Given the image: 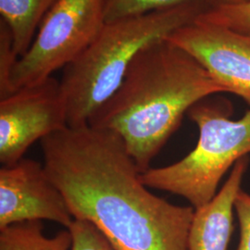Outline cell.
I'll return each mask as SVG.
<instances>
[{"instance_id": "1", "label": "cell", "mask_w": 250, "mask_h": 250, "mask_svg": "<svg viewBox=\"0 0 250 250\" xmlns=\"http://www.w3.org/2000/svg\"><path fill=\"white\" fill-rule=\"evenodd\" d=\"M44 166L73 219L99 228L118 250H189L195 208L148 190L123 139L84 125L41 140Z\"/></svg>"}, {"instance_id": "2", "label": "cell", "mask_w": 250, "mask_h": 250, "mask_svg": "<svg viewBox=\"0 0 250 250\" xmlns=\"http://www.w3.org/2000/svg\"><path fill=\"white\" fill-rule=\"evenodd\" d=\"M225 93L197 61L166 38L136 55L116 92L88 125L118 134L141 172L203 99Z\"/></svg>"}, {"instance_id": "3", "label": "cell", "mask_w": 250, "mask_h": 250, "mask_svg": "<svg viewBox=\"0 0 250 250\" xmlns=\"http://www.w3.org/2000/svg\"><path fill=\"white\" fill-rule=\"evenodd\" d=\"M208 7L197 0L171 9L107 22L92 44L63 69L68 127L88 125L90 118L119 88L136 55L191 23Z\"/></svg>"}, {"instance_id": "4", "label": "cell", "mask_w": 250, "mask_h": 250, "mask_svg": "<svg viewBox=\"0 0 250 250\" xmlns=\"http://www.w3.org/2000/svg\"><path fill=\"white\" fill-rule=\"evenodd\" d=\"M197 125L196 147L181 161L140 173L146 187L186 198L197 209L208 203L226 171L250 154V109L232 120L229 105L208 98L189 109Z\"/></svg>"}, {"instance_id": "5", "label": "cell", "mask_w": 250, "mask_h": 250, "mask_svg": "<svg viewBox=\"0 0 250 250\" xmlns=\"http://www.w3.org/2000/svg\"><path fill=\"white\" fill-rule=\"evenodd\" d=\"M106 0H57L11 76L14 92L52 76L76 60L105 26Z\"/></svg>"}, {"instance_id": "6", "label": "cell", "mask_w": 250, "mask_h": 250, "mask_svg": "<svg viewBox=\"0 0 250 250\" xmlns=\"http://www.w3.org/2000/svg\"><path fill=\"white\" fill-rule=\"evenodd\" d=\"M67 127L66 99L61 81L53 76L0 99L2 166L21 161L37 140Z\"/></svg>"}, {"instance_id": "7", "label": "cell", "mask_w": 250, "mask_h": 250, "mask_svg": "<svg viewBox=\"0 0 250 250\" xmlns=\"http://www.w3.org/2000/svg\"><path fill=\"white\" fill-rule=\"evenodd\" d=\"M166 39L191 55L224 92L240 97L250 106V31L196 19Z\"/></svg>"}, {"instance_id": "8", "label": "cell", "mask_w": 250, "mask_h": 250, "mask_svg": "<svg viewBox=\"0 0 250 250\" xmlns=\"http://www.w3.org/2000/svg\"><path fill=\"white\" fill-rule=\"evenodd\" d=\"M51 221L70 227L69 206L45 166L29 159L0 169V230L25 222Z\"/></svg>"}, {"instance_id": "9", "label": "cell", "mask_w": 250, "mask_h": 250, "mask_svg": "<svg viewBox=\"0 0 250 250\" xmlns=\"http://www.w3.org/2000/svg\"><path fill=\"white\" fill-rule=\"evenodd\" d=\"M250 161L249 157L237 161L216 196L195 209L188 236L189 250H228L233 230L234 201Z\"/></svg>"}, {"instance_id": "10", "label": "cell", "mask_w": 250, "mask_h": 250, "mask_svg": "<svg viewBox=\"0 0 250 250\" xmlns=\"http://www.w3.org/2000/svg\"><path fill=\"white\" fill-rule=\"evenodd\" d=\"M57 0H0L1 20L13 38L16 53L21 57L32 45L43 19Z\"/></svg>"}, {"instance_id": "11", "label": "cell", "mask_w": 250, "mask_h": 250, "mask_svg": "<svg viewBox=\"0 0 250 250\" xmlns=\"http://www.w3.org/2000/svg\"><path fill=\"white\" fill-rule=\"evenodd\" d=\"M71 247L68 229L47 237L41 222L13 224L0 230V250H71Z\"/></svg>"}, {"instance_id": "12", "label": "cell", "mask_w": 250, "mask_h": 250, "mask_svg": "<svg viewBox=\"0 0 250 250\" xmlns=\"http://www.w3.org/2000/svg\"><path fill=\"white\" fill-rule=\"evenodd\" d=\"M197 0H106V22L171 9Z\"/></svg>"}, {"instance_id": "13", "label": "cell", "mask_w": 250, "mask_h": 250, "mask_svg": "<svg viewBox=\"0 0 250 250\" xmlns=\"http://www.w3.org/2000/svg\"><path fill=\"white\" fill-rule=\"evenodd\" d=\"M197 20L233 30L250 31V2L238 5L208 6Z\"/></svg>"}, {"instance_id": "14", "label": "cell", "mask_w": 250, "mask_h": 250, "mask_svg": "<svg viewBox=\"0 0 250 250\" xmlns=\"http://www.w3.org/2000/svg\"><path fill=\"white\" fill-rule=\"evenodd\" d=\"M13 45V38L6 22L0 20V99L14 93L11 76L19 61Z\"/></svg>"}, {"instance_id": "15", "label": "cell", "mask_w": 250, "mask_h": 250, "mask_svg": "<svg viewBox=\"0 0 250 250\" xmlns=\"http://www.w3.org/2000/svg\"><path fill=\"white\" fill-rule=\"evenodd\" d=\"M68 230L72 235L71 250H118L99 228L87 221L73 219Z\"/></svg>"}, {"instance_id": "16", "label": "cell", "mask_w": 250, "mask_h": 250, "mask_svg": "<svg viewBox=\"0 0 250 250\" xmlns=\"http://www.w3.org/2000/svg\"><path fill=\"white\" fill-rule=\"evenodd\" d=\"M234 210L240 226V241L237 250H250V195L242 189L235 198Z\"/></svg>"}, {"instance_id": "17", "label": "cell", "mask_w": 250, "mask_h": 250, "mask_svg": "<svg viewBox=\"0 0 250 250\" xmlns=\"http://www.w3.org/2000/svg\"><path fill=\"white\" fill-rule=\"evenodd\" d=\"M208 6H221V5H238L249 3L250 0H205Z\"/></svg>"}]
</instances>
